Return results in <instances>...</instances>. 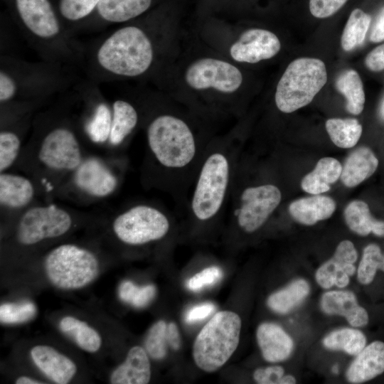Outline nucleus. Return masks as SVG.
<instances>
[{"label":"nucleus","mask_w":384,"mask_h":384,"mask_svg":"<svg viewBox=\"0 0 384 384\" xmlns=\"http://www.w3.org/2000/svg\"><path fill=\"white\" fill-rule=\"evenodd\" d=\"M149 149L163 174L164 186L177 201L192 187L205 150L188 122L171 113L156 116L146 130Z\"/></svg>","instance_id":"1"},{"label":"nucleus","mask_w":384,"mask_h":384,"mask_svg":"<svg viewBox=\"0 0 384 384\" xmlns=\"http://www.w3.org/2000/svg\"><path fill=\"white\" fill-rule=\"evenodd\" d=\"M240 152L233 136L208 144L187 207L191 219L196 224L214 223L227 210Z\"/></svg>","instance_id":"2"},{"label":"nucleus","mask_w":384,"mask_h":384,"mask_svg":"<svg viewBox=\"0 0 384 384\" xmlns=\"http://www.w3.org/2000/svg\"><path fill=\"white\" fill-rule=\"evenodd\" d=\"M281 201L278 186L268 181L247 182L236 169L227 210L238 230L252 234L265 225Z\"/></svg>","instance_id":"3"},{"label":"nucleus","mask_w":384,"mask_h":384,"mask_svg":"<svg viewBox=\"0 0 384 384\" xmlns=\"http://www.w3.org/2000/svg\"><path fill=\"white\" fill-rule=\"evenodd\" d=\"M154 58L152 43L139 27L129 26L112 33L100 45L97 60L107 72L124 77L144 73Z\"/></svg>","instance_id":"4"},{"label":"nucleus","mask_w":384,"mask_h":384,"mask_svg":"<svg viewBox=\"0 0 384 384\" xmlns=\"http://www.w3.org/2000/svg\"><path fill=\"white\" fill-rule=\"evenodd\" d=\"M242 321L232 311L217 312L196 336L193 356L202 370L212 373L221 368L232 356L239 343Z\"/></svg>","instance_id":"5"},{"label":"nucleus","mask_w":384,"mask_h":384,"mask_svg":"<svg viewBox=\"0 0 384 384\" xmlns=\"http://www.w3.org/2000/svg\"><path fill=\"white\" fill-rule=\"evenodd\" d=\"M327 81L324 63L300 58L291 62L279 80L274 96L277 109L291 113L309 104Z\"/></svg>","instance_id":"6"},{"label":"nucleus","mask_w":384,"mask_h":384,"mask_svg":"<svg viewBox=\"0 0 384 384\" xmlns=\"http://www.w3.org/2000/svg\"><path fill=\"white\" fill-rule=\"evenodd\" d=\"M44 268L50 282L64 290L82 288L99 274V262L90 250L72 244L56 247L46 256Z\"/></svg>","instance_id":"7"},{"label":"nucleus","mask_w":384,"mask_h":384,"mask_svg":"<svg viewBox=\"0 0 384 384\" xmlns=\"http://www.w3.org/2000/svg\"><path fill=\"white\" fill-rule=\"evenodd\" d=\"M171 225L169 216L162 209L149 204H137L114 219L113 230L122 242L142 245L165 238Z\"/></svg>","instance_id":"8"},{"label":"nucleus","mask_w":384,"mask_h":384,"mask_svg":"<svg viewBox=\"0 0 384 384\" xmlns=\"http://www.w3.org/2000/svg\"><path fill=\"white\" fill-rule=\"evenodd\" d=\"M71 225L70 215L60 208L55 206L33 207L21 218L17 239L22 245H33L45 239L64 235Z\"/></svg>","instance_id":"9"},{"label":"nucleus","mask_w":384,"mask_h":384,"mask_svg":"<svg viewBox=\"0 0 384 384\" xmlns=\"http://www.w3.org/2000/svg\"><path fill=\"white\" fill-rule=\"evenodd\" d=\"M185 80L196 90L214 89L223 93H233L242 82V75L233 64L216 58H203L187 68Z\"/></svg>","instance_id":"10"},{"label":"nucleus","mask_w":384,"mask_h":384,"mask_svg":"<svg viewBox=\"0 0 384 384\" xmlns=\"http://www.w3.org/2000/svg\"><path fill=\"white\" fill-rule=\"evenodd\" d=\"M38 158L46 166L55 170L76 169L82 161L75 135L64 127L55 128L44 137Z\"/></svg>","instance_id":"11"},{"label":"nucleus","mask_w":384,"mask_h":384,"mask_svg":"<svg viewBox=\"0 0 384 384\" xmlns=\"http://www.w3.org/2000/svg\"><path fill=\"white\" fill-rule=\"evenodd\" d=\"M280 48V41L274 33L262 28H250L244 31L230 46V54L237 62L257 63L272 58Z\"/></svg>","instance_id":"12"},{"label":"nucleus","mask_w":384,"mask_h":384,"mask_svg":"<svg viewBox=\"0 0 384 384\" xmlns=\"http://www.w3.org/2000/svg\"><path fill=\"white\" fill-rule=\"evenodd\" d=\"M21 22L33 35L44 39L58 36L60 24L50 0H13Z\"/></svg>","instance_id":"13"},{"label":"nucleus","mask_w":384,"mask_h":384,"mask_svg":"<svg viewBox=\"0 0 384 384\" xmlns=\"http://www.w3.org/2000/svg\"><path fill=\"white\" fill-rule=\"evenodd\" d=\"M357 257L353 243L346 240L341 241L334 256L316 270V282L324 289H329L334 285L339 288L346 287L350 282V277L356 272Z\"/></svg>","instance_id":"14"},{"label":"nucleus","mask_w":384,"mask_h":384,"mask_svg":"<svg viewBox=\"0 0 384 384\" xmlns=\"http://www.w3.org/2000/svg\"><path fill=\"white\" fill-rule=\"evenodd\" d=\"M74 181L82 191L96 197L111 194L117 186L115 175L97 158L83 160L75 169Z\"/></svg>","instance_id":"15"},{"label":"nucleus","mask_w":384,"mask_h":384,"mask_svg":"<svg viewBox=\"0 0 384 384\" xmlns=\"http://www.w3.org/2000/svg\"><path fill=\"white\" fill-rule=\"evenodd\" d=\"M30 353L38 369L55 383H69L77 372L75 363L51 346H36Z\"/></svg>","instance_id":"16"},{"label":"nucleus","mask_w":384,"mask_h":384,"mask_svg":"<svg viewBox=\"0 0 384 384\" xmlns=\"http://www.w3.org/2000/svg\"><path fill=\"white\" fill-rule=\"evenodd\" d=\"M321 308L326 314L340 315L354 327L366 326L368 322L367 311L350 291H329L321 299Z\"/></svg>","instance_id":"17"},{"label":"nucleus","mask_w":384,"mask_h":384,"mask_svg":"<svg viewBox=\"0 0 384 384\" xmlns=\"http://www.w3.org/2000/svg\"><path fill=\"white\" fill-rule=\"evenodd\" d=\"M256 337L262 355L268 362L283 361L289 357L293 351L292 338L276 324L265 322L260 324Z\"/></svg>","instance_id":"18"},{"label":"nucleus","mask_w":384,"mask_h":384,"mask_svg":"<svg viewBox=\"0 0 384 384\" xmlns=\"http://www.w3.org/2000/svg\"><path fill=\"white\" fill-rule=\"evenodd\" d=\"M384 372V343L375 341L356 355L348 366L346 377L351 383H362Z\"/></svg>","instance_id":"19"},{"label":"nucleus","mask_w":384,"mask_h":384,"mask_svg":"<svg viewBox=\"0 0 384 384\" xmlns=\"http://www.w3.org/2000/svg\"><path fill=\"white\" fill-rule=\"evenodd\" d=\"M151 378V366L146 351L141 346L130 348L125 361L110 375L112 384H146Z\"/></svg>","instance_id":"20"},{"label":"nucleus","mask_w":384,"mask_h":384,"mask_svg":"<svg viewBox=\"0 0 384 384\" xmlns=\"http://www.w3.org/2000/svg\"><path fill=\"white\" fill-rule=\"evenodd\" d=\"M335 209L336 203L331 198L319 194L297 199L288 207L292 218L306 225L330 218Z\"/></svg>","instance_id":"21"},{"label":"nucleus","mask_w":384,"mask_h":384,"mask_svg":"<svg viewBox=\"0 0 384 384\" xmlns=\"http://www.w3.org/2000/svg\"><path fill=\"white\" fill-rule=\"evenodd\" d=\"M378 164V158L370 149L359 147L346 159L342 166L341 180L347 187L356 186L375 172Z\"/></svg>","instance_id":"22"},{"label":"nucleus","mask_w":384,"mask_h":384,"mask_svg":"<svg viewBox=\"0 0 384 384\" xmlns=\"http://www.w3.org/2000/svg\"><path fill=\"white\" fill-rule=\"evenodd\" d=\"M342 166L332 157L321 159L312 171L302 180V188L311 194L318 195L330 190V184L335 183L341 176Z\"/></svg>","instance_id":"23"},{"label":"nucleus","mask_w":384,"mask_h":384,"mask_svg":"<svg viewBox=\"0 0 384 384\" xmlns=\"http://www.w3.org/2000/svg\"><path fill=\"white\" fill-rule=\"evenodd\" d=\"M34 188L26 178L11 174L0 175V203L9 208H21L33 198Z\"/></svg>","instance_id":"24"},{"label":"nucleus","mask_w":384,"mask_h":384,"mask_svg":"<svg viewBox=\"0 0 384 384\" xmlns=\"http://www.w3.org/2000/svg\"><path fill=\"white\" fill-rule=\"evenodd\" d=\"M343 214L348 227L356 234L366 236L372 233L379 237L384 236V221L373 217L366 202L353 201L346 207Z\"/></svg>","instance_id":"25"},{"label":"nucleus","mask_w":384,"mask_h":384,"mask_svg":"<svg viewBox=\"0 0 384 384\" xmlns=\"http://www.w3.org/2000/svg\"><path fill=\"white\" fill-rule=\"evenodd\" d=\"M151 2L152 0H101L96 12L105 21L122 23L144 13Z\"/></svg>","instance_id":"26"},{"label":"nucleus","mask_w":384,"mask_h":384,"mask_svg":"<svg viewBox=\"0 0 384 384\" xmlns=\"http://www.w3.org/2000/svg\"><path fill=\"white\" fill-rule=\"evenodd\" d=\"M139 114L129 102L118 100L112 105L110 142L114 146L122 144L138 124Z\"/></svg>","instance_id":"27"},{"label":"nucleus","mask_w":384,"mask_h":384,"mask_svg":"<svg viewBox=\"0 0 384 384\" xmlns=\"http://www.w3.org/2000/svg\"><path fill=\"white\" fill-rule=\"evenodd\" d=\"M309 291V283L305 279H298L272 294L268 297L267 304L276 313L287 314L307 297Z\"/></svg>","instance_id":"28"},{"label":"nucleus","mask_w":384,"mask_h":384,"mask_svg":"<svg viewBox=\"0 0 384 384\" xmlns=\"http://www.w3.org/2000/svg\"><path fill=\"white\" fill-rule=\"evenodd\" d=\"M59 328L84 351L94 353L101 346L102 339L98 332L78 319L70 316L63 317L59 323Z\"/></svg>","instance_id":"29"},{"label":"nucleus","mask_w":384,"mask_h":384,"mask_svg":"<svg viewBox=\"0 0 384 384\" xmlns=\"http://www.w3.org/2000/svg\"><path fill=\"white\" fill-rule=\"evenodd\" d=\"M336 87L347 100V111L354 115L361 114L364 108L365 92L358 73L354 70L341 73L336 79Z\"/></svg>","instance_id":"30"},{"label":"nucleus","mask_w":384,"mask_h":384,"mask_svg":"<svg viewBox=\"0 0 384 384\" xmlns=\"http://www.w3.org/2000/svg\"><path fill=\"white\" fill-rule=\"evenodd\" d=\"M326 129L333 143L338 147L354 146L362 134V126L356 119L331 118L326 122Z\"/></svg>","instance_id":"31"},{"label":"nucleus","mask_w":384,"mask_h":384,"mask_svg":"<svg viewBox=\"0 0 384 384\" xmlns=\"http://www.w3.org/2000/svg\"><path fill=\"white\" fill-rule=\"evenodd\" d=\"M325 348L334 351H343L356 356L366 346V336L359 330L343 328L330 332L323 339Z\"/></svg>","instance_id":"32"},{"label":"nucleus","mask_w":384,"mask_h":384,"mask_svg":"<svg viewBox=\"0 0 384 384\" xmlns=\"http://www.w3.org/2000/svg\"><path fill=\"white\" fill-rule=\"evenodd\" d=\"M370 22V16L363 10L355 9L352 11L341 36L342 48L350 51L361 46L365 40Z\"/></svg>","instance_id":"33"},{"label":"nucleus","mask_w":384,"mask_h":384,"mask_svg":"<svg viewBox=\"0 0 384 384\" xmlns=\"http://www.w3.org/2000/svg\"><path fill=\"white\" fill-rule=\"evenodd\" d=\"M383 254L376 244L368 245L363 251L362 258L357 270V278L362 284H369L373 280L378 270H381Z\"/></svg>","instance_id":"34"},{"label":"nucleus","mask_w":384,"mask_h":384,"mask_svg":"<svg viewBox=\"0 0 384 384\" xmlns=\"http://www.w3.org/2000/svg\"><path fill=\"white\" fill-rule=\"evenodd\" d=\"M156 293L154 284L139 287L131 281H124L119 286L118 294L122 301L137 308L148 305Z\"/></svg>","instance_id":"35"},{"label":"nucleus","mask_w":384,"mask_h":384,"mask_svg":"<svg viewBox=\"0 0 384 384\" xmlns=\"http://www.w3.org/2000/svg\"><path fill=\"white\" fill-rule=\"evenodd\" d=\"M112 117L110 109L105 104H100L92 119L87 126V132L92 141L96 143L106 142L110 136Z\"/></svg>","instance_id":"36"},{"label":"nucleus","mask_w":384,"mask_h":384,"mask_svg":"<svg viewBox=\"0 0 384 384\" xmlns=\"http://www.w3.org/2000/svg\"><path fill=\"white\" fill-rule=\"evenodd\" d=\"M167 325L164 320H159L150 328L146 340L145 350L148 355L155 360L163 359L167 353Z\"/></svg>","instance_id":"37"},{"label":"nucleus","mask_w":384,"mask_h":384,"mask_svg":"<svg viewBox=\"0 0 384 384\" xmlns=\"http://www.w3.org/2000/svg\"><path fill=\"white\" fill-rule=\"evenodd\" d=\"M101 0H58V10L64 19L78 21L96 11Z\"/></svg>","instance_id":"38"},{"label":"nucleus","mask_w":384,"mask_h":384,"mask_svg":"<svg viewBox=\"0 0 384 384\" xmlns=\"http://www.w3.org/2000/svg\"><path fill=\"white\" fill-rule=\"evenodd\" d=\"M36 305L31 302L5 303L0 306L2 324H20L31 319L36 314Z\"/></svg>","instance_id":"39"},{"label":"nucleus","mask_w":384,"mask_h":384,"mask_svg":"<svg viewBox=\"0 0 384 384\" xmlns=\"http://www.w3.org/2000/svg\"><path fill=\"white\" fill-rule=\"evenodd\" d=\"M21 147L18 137L10 131L0 133V171L10 167L18 156Z\"/></svg>","instance_id":"40"},{"label":"nucleus","mask_w":384,"mask_h":384,"mask_svg":"<svg viewBox=\"0 0 384 384\" xmlns=\"http://www.w3.org/2000/svg\"><path fill=\"white\" fill-rule=\"evenodd\" d=\"M220 267L211 266L194 274L187 282V287L192 291H199L202 288L216 283L222 277Z\"/></svg>","instance_id":"41"},{"label":"nucleus","mask_w":384,"mask_h":384,"mask_svg":"<svg viewBox=\"0 0 384 384\" xmlns=\"http://www.w3.org/2000/svg\"><path fill=\"white\" fill-rule=\"evenodd\" d=\"M348 0H309L312 16L319 18L329 17L336 14Z\"/></svg>","instance_id":"42"},{"label":"nucleus","mask_w":384,"mask_h":384,"mask_svg":"<svg viewBox=\"0 0 384 384\" xmlns=\"http://www.w3.org/2000/svg\"><path fill=\"white\" fill-rule=\"evenodd\" d=\"M284 369L280 366L259 368L253 373V378L260 384H282Z\"/></svg>","instance_id":"43"},{"label":"nucleus","mask_w":384,"mask_h":384,"mask_svg":"<svg viewBox=\"0 0 384 384\" xmlns=\"http://www.w3.org/2000/svg\"><path fill=\"white\" fill-rule=\"evenodd\" d=\"M215 305L212 303H203L191 308L186 313L185 320L191 324L208 316L215 310Z\"/></svg>","instance_id":"44"},{"label":"nucleus","mask_w":384,"mask_h":384,"mask_svg":"<svg viewBox=\"0 0 384 384\" xmlns=\"http://www.w3.org/2000/svg\"><path fill=\"white\" fill-rule=\"evenodd\" d=\"M365 64L371 71L384 70V43L375 48L366 57Z\"/></svg>","instance_id":"45"},{"label":"nucleus","mask_w":384,"mask_h":384,"mask_svg":"<svg viewBox=\"0 0 384 384\" xmlns=\"http://www.w3.org/2000/svg\"><path fill=\"white\" fill-rule=\"evenodd\" d=\"M16 85L14 79L3 70L0 72V101L5 102L16 94Z\"/></svg>","instance_id":"46"},{"label":"nucleus","mask_w":384,"mask_h":384,"mask_svg":"<svg viewBox=\"0 0 384 384\" xmlns=\"http://www.w3.org/2000/svg\"><path fill=\"white\" fill-rule=\"evenodd\" d=\"M370 41L373 43L384 41V6L378 13L370 34Z\"/></svg>","instance_id":"47"},{"label":"nucleus","mask_w":384,"mask_h":384,"mask_svg":"<svg viewBox=\"0 0 384 384\" xmlns=\"http://www.w3.org/2000/svg\"><path fill=\"white\" fill-rule=\"evenodd\" d=\"M167 340L169 346L177 351L181 347V336L178 328L174 322H170L167 325Z\"/></svg>","instance_id":"48"},{"label":"nucleus","mask_w":384,"mask_h":384,"mask_svg":"<svg viewBox=\"0 0 384 384\" xmlns=\"http://www.w3.org/2000/svg\"><path fill=\"white\" fill-rule=\"evenodd\" d=\"M16 384H42L43 383L27 377V376H21L16 380Z\"/></svg>","instance_id":"49"},{"label":"nucleus","mask_w":384,"mask_h":384,"mask_svg":"<svg viewBox=\"0 0 384 384\" xmlns=\"http://www.w3.org/2000/svg\"><path fill=\"white\" fill-rule=\"evenodd\" d=\"M296 379L291 375H284L282 378V384H294L296 383Z\"/></svg>","instance_id":"50"},{"label":"nucleus","mask_w":384,"mask_h":384,"mask_svg":"<svg viewBox=\"0 0 384 384\" xmlns=\"http://www.w3.org/2000/svg\"><path fill=\"white\" fill-rule=\"evenodd\" d=\"M380 115L381 119L384 120V99L380 107Z\"/></svg>","instance_id":"51"},{"label":"nucleus","mask_w":384,"mask_h":384,"mask_svg":"<svg viewBox=\"0 0 384 384\" xmlns=\"http://www.w3.org/2000/svg\"><path fill=\"white\" fill-rule=\"evenodd\" d=\"M332 372H333L334 373H336V374L338 373V366H337V365L333 366V368H332Z\"/></svg>","instance_id":"52"},{"label":"nucleus","mask_w":384,"mask_h":384,"mask_svg":"<svg viewBox=\"0 0 384 384\" xmlns=\"http://www.w3.org/2000/svg\"><path fill=\"white\" fill-rule=\"evenodd\" d=\"M383 272H384V254H383V265H382V267H381V270Z\"/></svg>","instance_id":"53"}]
</instances>
